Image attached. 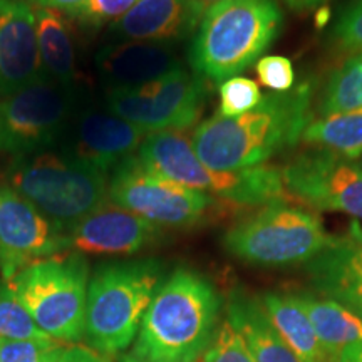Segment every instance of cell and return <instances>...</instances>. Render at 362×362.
Wrapping results in <instances>:
<instances>
[{
  "instance_id": "1",
  "label": "cell",
  "mask_w": 362,
  "mask_h": 362,
  "mask_svg": "<svg viewBox=\"0 0 362 362\" xmlns=\"http://www.w3.org/2000/svg\"><path fill=\"white\" fill-rule=\"evenodd\" d=\"M315 86L305 79L287 93H272L242 116L215 115L194 128V151L208 168L240 171L264 166L293 148L314 115Z\"/></svg>"
},
{
  "instance_id": "2",
  "label": "cell",
  "mask_w": 362,
  "mask_h": 362,
  "mask_svg": "<svg viewBox=\"0 0 362 362\" xmlns=\"http://www.w3.org/2000/svg\"><path fill=\"white\" fill-rule=\"evenodd\" d=\"M220 309L210 280L176 269L153 297L129 356L138 362H198L218 329Z\"/></svg>"
},
{
  "instance_id": "3",
  "label": "cell",
  "mask_w": 362,
  "mask_h": 362,
  "mask_svg": "<svg viewBox=\"0 0 362 362\" xmlns=\"http://www.w3.org/2000/svg\"><path fill=\"white\" fill-rule=\"evenodd\" d=\"M282 24L275 0H225L210 7L189 49L194 74L215 83L235 78L275 42Z\"/></svg>"
},
{
  "instance_id": "4",
  "label": "cell",
  "mask_w": 362,
  "mask_h": 362,
  "mask_svg": "<svg viewBox=\"0 0 362 362\" xmlns=\"http://www.w3.org/2000/svg\"><path fill=\"white\" fill-rule=\"evenodd\" d=\"M165 267L156 259L107 262L89 279L84 339L90 349L116 357L136 341Z\"/></svg>"
},
{
  "instance_id": "5",
  "label": "cell",
  "mask_w": 362,
  "mask_h": 362,
  "mask_svg": "<svg viewBox=\"0 0 362 362\" xmlns=\"http://www.w3.org/2000/svg\"><path fill=\"white\" fill-rule=\"evenodd\" d=\"M138 158L155 173L230 205L267 206L287 202L282 171L272 166L240 171L208 168L194 151L192 138L183 131L146 134L138 149Z\"/></svg>"
},
{
  "instance_id": "6",
  "label": "cell",
  "mask_w": 362,
  "mask_h": 362,
  "mask_svg": "<svg viewBox=\"0 0 362 362\" xmlns=\"http://www.w3.org/2000/svg\"><path fill=\"white\" fill-rule=\"evenodd\" d=\"M6 183L67 233L107 202L110 176L64 151L47 149L13 158Z\"/></svg>"
},
{
  "instance_id": "7",
  "label": "cell",
  "mask_w": 362,
  "mask_h": 362,
  "mask_svg": "<svg viewBox=\"0 0 362 362\" xmlns=\"http://www.w3.org/2000/svg\"><path fill=\"white\" fill-rule=\"evenodd\" d=\"M89 279L86 255L62 252L24 267L7 284L45 336L78 344L84 339Z\"/></svg>"
},
{
  "instance_id": "8",
  "label": "cell",
  "mask_w": 362,
  "mask_h": 362,
  "mask_svg": "<svg viewBox=\"0 0 362 362\" xmlns=\"http://www.w3.org/2000/svg\"><path fill=\"white\" fill-rule=\"evenodd\" d=\"M332 240L312 211L272 203L237 221L223 233V248L235 259L259 267H291L310 262Z\"/></svg>"
},
{
  "instance_id": "9",
  "label": "cell",
  "mask_w": 362,
  "mask_h": 362,
  "mask_svg": "<svg viewBox=\"0 0 362 362\" xmlns=\"http://www.w3.org/2000/svg\"><path fill=\"white\" fill-rule=\"evenodd\" d=\"M107 200L161 228L200 225L221 208L220 200L211 194L187 188L151 171L138 155L124 160L112 171Z\"/></svg>"
},
{
  "instance_id": "10",
  "label": "cell",
  "mask_w": 362,
  "mask_h": 362,
  "mask_svg": "<svg viewBox=\"0 0 362 362\" xmlns=\"http://www.w3.org/2000/svg\"><path fill=\"white\" fill-rule=\"evenodd\" d=\"M76 101L72 86L44 78L0 99V153L21 158L51 149L64 138Z\"/></svg>"
},
{
  "instance_id": "11",
  "label": "cell",
  "mask_w": 362,
  "mask_h": 362,
  "mask_svg": "<svg viewBox=\"0 0 362 362\" xmlns=\"http://www.w3.org/2000/svg\"><path fill=\"white\" fill-rule=\"evenodd\" d=\"M205 101V79L185 67L138 88L110 89L106 93L107 111L146 134L192 128L200 119Z\"/></svg>"
},
{
  "instance_id": "12",
  "label": "cell",
  "mask_w": 362,
  "mask_h": 362,
  "mask_svg": "<svg viewBox=\"0 0 362 362\" xmlns=\"http://www.w3.org/2000/svg\"><path fill=\"white\" fill-rule=\"evenodd\" d=\"M287 193L319 211L362 220V165L322 148L297 155L282 170Z\"/></svg>"
},
{
  "instance_id": "13",
  "label": "cell",
  "mask_w": 362,
  "mask_h": 362,
  "mask_svg": "<svg viewBox=\"0 0 362 362\" xmlns=\"http://www.w3.org/2000/svg\"><path fill=\"white\" fill-rule=\"evenodd\" d=\"M67 252L66 233L29 200L0 185V274L8 282L34 262Z\"/></svg>"
},
{
  "instance_id": "14",
  "label": "cell",
  "mask_w": 362,
  "mask_h": 362,
  "mask_svg": "<svg viewBox=\"0 0 362 362\" xmlns=\"http://www.w3.org/2000/svg\"><path fill=\"white\" fill-rule=\"evenodd\" d=\"M146 133L111 111H76L64 138V153L110 175L134 156Z\"/></svg>"
},
{
  "instance_id": "15",
  "label": "cell",
  "mask_w": 362,
  "mask_h": 362,
  "mask_svg": "<svg viewBox=\"0 0 362 362\" xmlns=\"http://www.w3.org/2000/svg\"><path fill=\"white\" fill-rule=\"evenodd\" d=\"M163 228L107 200L66 233L67 252L131 255L155 245Z\"/></svg>"
},
{
  "instance_id": "16",
  "label": "cell",
  "mask_w": 362,
  "mask_h": 362,
  "mask_svg": "<svg viewBox=\"0 0 362 362\" xmlns=\"http://www.w3.org/2000/svg\"><path fill=\"white\" fill-rule=\"evenodd\" d=\"M40 78L33 4L0 0V99Z\"/></svg>"
},
{
  "instance_id": "17",
  "label": "cell",
  "mask_w": 362,
  "mask_h": 362,
  "mask_svg": "<svg viewBox=\"0 0 362 362\" xmlns=\"http://www.w3.org/2000/svg\"><path fill=\"white\" fill-rule=\"evenodd\" d=\"M312 287L362 315V226L357 220L305 264Z\"/></svg>"
},
{
  "instance_id": "18",
  "label": "cell",
  "mask_w": 362,
  "mask_h": 362,
  "mask_svg": "<svg viewBox=\"0 0 362 362\" xmlns=\"http://www.w3.org/2000/svg\"><path fill=\"white\" fill-rule=\"evenodd\" d=\"M185 67L166 44L124 40L103 47L96 56V69L110 89L138 88L165 78Z\"/></svg>"
},
{
  "instance_id": "19",
  "label": "cell",
  "mask_w": 362,
  "mask_h": 362,
  "mask_svg": "<svg viewBox=\"0 0 362 362\" xmlns=\"http://www.w3.org/2000/svg\"><path fill=\"white\" fill-rule=\"evenodd\" d=\"M200 21L192 0H139L111 30L123 40L168 44L192 34Z\"/></svg>"
},
{
  "instance_id": "20",
  "label": "cell",
  "mask_w": 362,
  "mask_h": 362,
  "mask_svg": "<svg viewBox=\"0 0 362 362\" xmlns=\"http://www.w3.org/2000/svg\"><path fill=\"white\" fill-rule=\"evenodd\" d=\"M226 319L245 341L255 362H300L274 327L260 297L235 288L226 304Z\"/></svg>"
},
{
  "instance_id": "21",
  "label": "cell",
  "mask_w": 362,
  "mask_h": 362,
  "mask_svg": "<svg viewBox=\"0 0 362 362\" xmlns=\"http://www.w3.org/2000/svg\"><path fill=\"white\" fill-rule=\"evenodd\" d=\"M34 7L40 78L62 86L76 81V44L71 24L62 12Z\"/></svg>"
},
{
  "instance_id": "22",
  "label": "cell",
  "mask_w": 362,
  "mask_h": 362,
  "mask_svg": "<svg viewBox=\"0 0 362 362\" xmlns=\"http://www.w3.org/2000/svg\"><path fill=\"white\" fill-rule=\"evenodd\" d=\"M314 325L329 362H336L347 347L362 342V315L349 307L312 293H296Z\"/></svg>"
},
{
  "instance_id": "23",
  "label": "cell",
  "mask_w": 362,
  "mask_h": 362,
  "mask_svg": "<svg viewBox=\"0 0 362 362\" xmlns=\"http://www.w3.org/2000/svg\"><path fill=\"white\" fill-rule=\"evenodd\" d=\"M260 302L274 327L300 362H329L314 325L296 293L267 292L260 297Z\"/></svg>"
},
{
  "instance_id": "24",
  "label": "cell",
  "mask_w": 362,
  "mask_h": 362,
  "mask_svg": "<svg viewBox=\"0 0 362 362\" xmlns=\"http://www.w3.org/2000/svg\"><path fill=\"white\" fill-rule=\"evenodd\" d=\"M302 141L356 160L362 156V107L312 119Z\"/></svg>"
},
{
  "instance_id": "25",
  "label": "cell",
  "mask_w": 362,
  "mask_h": 362,
  "mask_svg": "<svg viewBox=\"0 0 362 362\" xmlns=\"http://www.w3.org/2000/svg\"><path fill=\"white\" fill-rule=\"evenodd\" d=\"M362 107V52L334 67L314 101L315 116L324 117Z\"/></svg>"
},
{
  "instance_id": "26",
  "label": "cell",
  "mask_w": 362,
  "mask_h": 362,
  "mask_svg": "<svg viewBox=\"0 0 362 362\" xmlns=\"http://www.w3.org/2000/svg\"><path fill=\"white\" fill-rule=\"evenodd\" d=\"M0 339H51L34 324L6 280H0Z\"/></svg>"
},
{
  "instance_id": "27",
  "label": "cell",
  "mask_w": 362,
  "mask_h": 362,
  "mask_svg": "<svg viewBox=\"0 0 362 362\" xmlns=\"http://www.w3.org/2000/svg\"><path fill=\"white\" fill-rule=\"evenodd\" d=\"M218 116L235 117L252 111L262 101L260 86L245 76H235L223 81L218 88Z\"/></svg>"
},
{
  "instance_id": "28",
  "label": "cell",
  "mask_w": 362,
  "mask_h": 362,
  "mask_svg": "<svg viewBox=\"0 0 362 362\" xmlns=\"http://www.w3.org/2000/svg\"><path fill=\"white\" fill-rule=\"evenodd\" d=\"M202 362H255V359L242 336L225 317L218 324V329L203 354Z\"/></svg>"
},
{
  "instance_id": "29",
  "label": "cell",
  "mask_w": 362,
  "mask_h": 362,
  "mask_svg": "<svg viewBox=\"0 0 362 362\" xmlns=\"http://www.w3.org/2000/svg\"><path fill=\"white\" fill-rule=\"evenodd\" d=\"M61 346L54 339H0V362H49Z\"/></svg>"
},
{
  "instance_id": "30",
  "label": "cell",
  "mask_w": 362,
  "mask_h": 362,
  "mask_svg": "<svg viewBox=\"0 0 362 362\" xmlns=\"http://www.w3.org/2000/svg\"><path fill=\"white\" fill-rule=\"evenodd\" d=\"M339 52L354 56L362 52V0H356L344 11L330 33Z\"/></svg>"
},
{
  "instance_id": "31",
  "label": "cell",
  "mask_w": 362,
  "mask_h": 362,
  "mask_svg": "<svg viewBox=\"0 0 362 362\" xmlns=\"http://www.w3.org/2000/svg\"><path fill=\"white\" fill-rule=\"evenodd\" d=\"M139 0H86V4L69 17L89 27L112 24L128 13Z\"/></svg>"
},
{
  "instance_id": "32",
  "label": "cell",
  "mask_w": 362,
  "mask_h": 362,
  "mask_svg": "<svg viewBox=\"0 0 362 362\" xmlns=\"http://www.w3.org/2000/svg\"><path fill=\"white\" fill-rule=\"evenodd\" d=\"M262 86L274 93H287L296 86V69L292 61L284 56L260 57L255 64Z\"/></svg>"
},
{
  "instance_id": "33",
  "label": "cell",
  "mask_w": 362,
  "mask_h": 362,
  "mask_svg": "<svg viewBox=\"0 0 362 362\" xmlns=\"http://www.w3.org/2000/svg\"><path fill=\"white\" fill-rule=\"evenodd\" d=\"M49 362H115V357L104 356L88 346L62 344Z\"/></svg>"
},
{
  "instance_id": "34",
  "label": "cell",
  "mask_w": 362,
  "mask_h": 362,
  "mask_svg": "<svg viewBox=\"0 0 362 362\" xmlns=\"http://www.w3.org/2000/svg\"><path fill=\"white\" fill-rule=\"evenodd\" d=\"M86 4V0H33V6L45 7V8H54L62 13H74L78 8H81Z\"/></svg>"
},
{
  "instance_id": "35",
  "label": "cell",
  "mask_w": 362,
  "mask_h": 362,
  "mask_svg": "<svg viewBox=\"0 0 362 362\" xmlns=\"http://www.w3.org/2000/svg\"><path fill=\"white\" fill-rule=\"evenodd\" d=\"M287 7H291L292 11L304 12V11H312V8L322 7L327 0H282Z\"/></svg>"
},
{
  "instance_id": "36",
  "label": "cell",
  "mask_w": 362,
  "mask_h": 362,
  "mask_svg": "<svg viewBox=\"0 0 362 362\" xmlns=\"http://www.w3.org/2000/svg\"><path fill=\"white\" fill-rule=\"evenodd\" d=\"M336 362H362V342L344 349L339 354Z\"/></svg>"
},
{
  "instance_id": "37",
  "label": "cell",
  "mask_w": 362,
  "mask_h": 362,
  "mask_svg": "<svg viewBox=\"0 0 362 362\" xmlns=\"http://www.w3.org/2000/svg\"><path fill=\"white\" fill-rule=\"evenodd\" d=\"M192 2H193L194 8H197V12L203 17V13H205L208 8L216 6V4H220V2H225V0H192Z\"/></svg>"
},
{
  "instance_id": "38",
  "label": "cell",
  "mask_w": 362,
  "mask_h": 362,
  "mask_svg": "<svg viewBox=\"0 0 362 362\" xmlns=\"http://www.w3.org/2000/svg\"><path fill=\"white\" fill-rule=\"evenodd\" d=\"M121 362H138V361H134L133 357H131V356L128 354V356H124V357H123V361H121Z\"/></svg>"
},
{
  "instance_id": "39",
  "label": "cell",
  "mask_w": 362,
  "mask_h": 362,
  "mask_svg": "<svg viewBox=\"0 0 362 362\" xmlns=\"http://www.w3.org/2000/svg\"><path fill=\"white\" fill-rule=\"evenodd\" d=\"M198 362H202V361H198Z\"/></svg>"
},
{
  "instance_id": "40",
  "label": "cell",
  "mask_w": 362,
  "mask_h": 362,
  "mask_svg": "<svg viewBox=\"0 0 362 362\" xmlns=\"http://www.w3.org/2000/svg\"><path fill=\"white\" fill-rule=\"evenodd\" d=\"M361 165H362V163H361Z\"/></svg>"
}]
</instances>
